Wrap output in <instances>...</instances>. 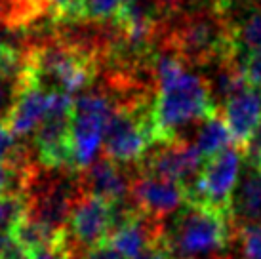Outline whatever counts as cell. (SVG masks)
<instances>
[{
	"instance_id": "1",
	"label": "cell",
	"mask_w": 261,
	"mask_h": 259,
	"mask_svg": "<svg viewBox=\"0 0 261 259\" xmlns=\"http://www.w3.org/2000/svg\"><path fill=\"white\" fill-rule=\"evenodd\" d=\"M154 79L156 143L185 139L183 130L219 113L202 74L191 72L187 65H183L170 51H156Z\"/></svg>"
},
{
	"instance_id": "2",
	"label": "cell",
	"mask_w": 261,
	"mask_h": 259,
	"mask_svg": "<svg viewBox=\"0 0 261 259\" xmlns=\"http://www.w3.org/2000/svg\"><path fill=\"white\" fill-rule=\"evenodd\" d=\"M156 44L187 67H208L237 56L232 25L214 10L212 0L162 21Z\"/></svg>"
},
{
	"instance_id": "3",
	"label": "cell",
	"mask_w": 261,
	"mask_h": 259,
	"mask_svg": "<svg viewBox=\"0 0 261 259\" xmlns=\"http://www.w3.org/2000/svg\"><path fill=\"white\" fill-rule=\"evenodd\" d=\"M237 240V225L227 210L191 206L175 216L166 227V242L175 259H208L223 255Z\"/></svg>"
},
{
	"instance_id": "4",
	"label": "cell",
	"mask_w": 261,
	"mask_h": 259,
	"mask_svg": "<svg viewBox=\"0 0 261 259\" xmlns=\"http://www.w3.org/2000/svg\"><path fill=\"white\" fill-rule=\"evenodd\" d=\"M154 95L113 105L103 134L107 159L122 166H138L147 151L156 143Z\"/></svg>"
},
{
	"instance_id": "5",
	"label": "cell",
	"mask_w": 261,
	"mask_h": 259,
	"mask_svg": "<svg viewBox=\"0 0 261 259\" xmlns=\"http://www.w3.org/2000/svg\"><path fill=\"white\" fill-rule=\"evenodd\" d=\"M71 95L51 94L50 109L35 130L33 149L38 164L46 170L76 172L71 149Z\"/></svg>"
},
{
	"instance_id": "6",
	"label": "cell",
	"mask_w": 261,
	"mask_h": 259,
	"mask_svg": "<svg viewBox=\"0 0 261 259\" xmlns=\"http://www.w3.org/2000/svg\"><path fill=\"white\" fill-rule=\"evenodd\" d=\"M113 111V103L103 92H88L73 101L71 109V149L76 172L95 160L103 143L105 124Z\"/></svg>"
},
{
	"instance_id": "7",
	"label": "cell",
	"mask_w": 261,
	"mask_h": 259,
	"mask_svg": "<svg viewBox=\"0 0 261 259\" xmlns=\"http://www.w3.org/2000/svg\"><path fill=\"white\" fill-rule=\"evenodd\" d=\"M240 152L227 147L208 159L195 181L185 185L187 204L231 212V198L239 183Z\"/></svg>"
},
{
	"instance_id": "8",
	"label": "cell",
	"mask_w": 261,
	"mask_h": 259,
	"mask_svg": "<svg viewBox=\"0 0 261 259\" xmlns=\"http://www.w3.org/2000/svg\"><path fill=\"white\" fill-rule=\"evenodd\" d=\"M202 160L200 152L189 139L154 143L138 164V173L175 181L185 187L200 173Z\"/></svg>"
},
{
	"instance_id": "9",
	"label": "cell",
	"mask_w": 261,
	"mask_h": 259,
	"mask_svg": "<svg viewBox=\"0 0 261 259\" xmlns=\"http://www.w3.org/2000/svg\"><path fill=\"white\" fill-rule=\"evenodd\" d=\"M111 206L107 202L82 194L71 210L65 225V238L74 259L82 252L109 238Z\"/></svg>"
},
{
	"instance_id": "10",
	"label": "cell",
	"mask_w": 261,
	"mask_h": 259,
	"mask_svg": "<svg viewBox=\"0 0 261 259\" xmlns=\"http://www.w3.org/2000/svg\"><path fill=\"white\" fill-rule=\"evenodd\" d=\"M128 198L143 216L154 217L160 221H164V217L174 214L183 204H187L183 185L138 172L132 177Z\"/></svg>"
},
{
	"instance_id": "11",
	"label": "cell",
	"mask_w": 261,
	"mask_h": 259,
	"mask_svg": "<svg viewBox=\"0 0 261 259\" xmlns=\"http://www.w3.org/2000/svg\"><path fill=\"white\" fill-rule=\"evenodd\" d=\"M134 173L128 168L118 166L105 154L95 159L92 164L79 172V183L82 194L94 196L107 204L126 200L130 194Z\"/></svg>"
},
{
	"instance_id": "12",
	"label": "cell",
	"mask_w": 261,
	"mask_h": 259,
	"mask_svg": "<svg viewBox=\"0 0 261 259\" xmlns=\"http://www.w3.org/2000/svg\"><path fill=\"white\" fill-rule=\"evenodd\" d=\"M164 237H166V223L154 217L143 216L139 212L128 225L111 232L107 242L124 259H139Z\"/></svg>"
},
{
	"instance_id": "13",
	"label": "cell",
	"mask_w": 261,
	"mask_h": 259,
	"mask_svg": "<svg viewBox=\"0 0 261 259\" xmlns=\"http://www.w3.org/2000/svg\"><path fill=\"white\" fill-rule=\"evenodd\" d=\"M50 94H44L33 86H23L19 84L15 99L12 107L4 116L2 122L6 124L8 132L15 139H25L31 132H35L44 115L50 109Z\"/></svg>"
},
{
	"instance_id": "14",
	"label": "cell",
	"mask_w": 261,
	"mask_h": 259,
	"mask_svg": "<svg viewBox=\"0 0 261 259\" xmlns=\"http://www.w3.org/2000/svg\"><path fill=\"white\" fill-rule=\"evenodd\" d=\"M221 116L232 141L242 147L261 116V94L250 86L240 90L223 103Z\"/></svg>"
},
{
	"instance_id": "15",
	"label": "cell",
	"mask_w": 261,
	"mask_h": 259,
	"mask_svg": "<svg viewBox=\"0 0 261 259\" xmlns=\"http://www.w3.org/2000/svg\"><path fill=\"white\" fill-rule=\"evenodd\" d=\"M231 216L237 227L261 223V173L248 172L231 198Z\"/></svg>"
},
{
	"instance_id": "16",
	"label": "cell",
	"mask_w": 261,
	"mask_h": 259,
	"mask_svg": "<svg viewBox=\"0 0 261 259\" xmlns=\"http://www.w3.org/2000/svg\"><path fill=\"white\" fill-rule=\"evenodd\" d=\"M231 141L232 137L229 134L223 116H221V111H219L200 122V128H196V137L193 145L196 147V151L200 152V157L208 160L223 149H227Z\"/></svg>"
},
{
	"instance_id": "17",
	"label": "cell",
	"mask_w": 261,
	"mask_h": 259,
	"mask_svg": "<svg viewBox=\"0 0 261 259\" xmlns=\"http://www.w3.org/2000/svg\"><path fill=\"white\" fill-rule=\"evenodd\" d=\"M234 46L239 51L261 50V6L252 8L244 17L232 25Z\"/></svg>"
},
{
	"instance_id": "18",
	"label": "cell",
	"mask_w": 261,
	"mask_h": 259,
	"mask_svg": "<svg viewBox=\"0 0 261 259\" xmlns=\"http://www.w3.org/2000/svg\"><path fill=\"white\" fill-rule=\"evenodd\" d=\"M25 216H27V198H25V194H0V230L12 232V229Z\"/></svg>"
},
{
	"instance_id": "19",
	"label": "cell",
	"mask_w": 261,
	"mask_h": 259,
	"mask_svg": "<svg viewBox=\"0 0 261 259\" xmlns=\"http://www.w3.org/2000/svg\"><path fill=\"white\" fill-rule=\"evenodd\" d=\"M48 12L58 23L84 21L88 0H48Z\"/></svg>"
},
{
	"instance_id": "20",
	"label": "cell",
	"mask_w": 261,
	"mask_h": 259,
	"mask_svg": "<svg viewBox=\"0 0 261 259\" xmlns=\"http://www.w3.org/2000/svg\"><path fill=\"white\" fill-rule=\"evenodd\" d=\"M234 63L248 86L261 88V50L239 51L234 56Z\"/></svg>"
},
{
	"instance_id": "21",
	"label": "cell",
	"mask_w": 261,
	"mask_h": 259,
	"mask_svg": "<svg viewBox=\"0 0 261 259\" xmlns=\"http://www.w3.org/2000/svg\"><path fill=\"white\" fill-rule=\"evenodd\" d=\"M237 240L244 259H261V223L237 227Z\"/></svg>"
},
{
	"instance_id": "22",
	"label": "cell",
	"mask_w": 261,
	"mask_h": 259,
	"mask_svg": "<svg viewBox=\"0 0 261 259\" xmlns=\"http://www.w3.org/2000/svg\"><path fill=\"white\" fill-rule=\"evenodd\" d=\"M242 159L250 168V172L261 173V116L242 145Z\"/></svg>"
},
{
	"instance_id": "23",
	"label": "cell",
	"mask_w": 261,
	"mask_h": 259,
	"mask_svg": "<svg viewBox=\"0 0 261 259\" xmlns=\"http://www.w3.org/2000/svg\"><path fill=\"white\" fill-rule=\"evenodd\" d=\"M124 0H88L86 19L92 21H109L120 10Z\"/></svg>"
},
{
	"instance_id": "24",
	"label": "cell",
	"mask_w": 261,
	"mask_h": 259,
	"mask_svg": "<svg viewBox=\"0 0 261 259\" xmlns=\"http://www.w3.org/2000/svg\"><path fill=\"white\" fill-rule=\"evenodd\" d=\"M33 259H74L73 252H71V248H69V242H67L65 238V232H63V237L59 238L58 242L50 248H44V250H38L31 255Z\"/></svg>"
},
{
	"instance_id": "25",
	"label": "cell",
	"mask_w": 261,
	"mask_h": 259,
	"mask_svg": "<svg viewBox=\"0 0 261 259\" xmlns=\"http://www.w3.org/2000/svg\"><path fill=\"white\" fill-rule=\"evenodd\" d=\"M17 88H19V82L0 76V120H4V116L8 115V111L12 107Z\"/></svg>"
},
{
	"instance_id": "26",
	"label": "cell",
	"mask_w": 261,
	"mask_h": 259,
	"mask_svg": "<svg viewBox=\"0 0 261 259\" xmlns=\"http://www.w3.org/2000/svg\"><path fill=\"white\" fill-rule=\"evenodd\" d=\"M76 259H124V257L105 240L101 244H97L94 248L86 250V252H82Z\"/></svg>"
},
{
	"instance_id": "27",
	"label": "cell",
	"mask_w": 261,
	"mask_h": 259,
	"mask_svg": "<svg viewBox=\"0 0 261 259\" xmlns=\"http://www.w3.org/2000/svg\"><path fill=\"white\" fill-rule=\"evenodd\" d=\"M17 145H19V141L8 132L6 124L0 120V164L6 162V160L14 154V151L17 149Z\"/></svg>"
},
{
	"instance_id": "28",
	"label": "cell",
	"mask_w": 261,
	"mask_h": 259,
	"mask_svg": "<svg viewBox=\"0 0 261 259\" xmlns=\"http://www.w3.org/2000/svg\"><path fill=\"white\" fill-rule=\"evenodd\" d=\"M31 4H35V6H42V8H48V0H27Z\"/></svg>"
},
{
	"instance_id": "29",
	"label": "cell",
	"mask_w": 261,
	"mask_h": 259,
	"mask_svg": "<svg viewBox=\"0 0 261 259\" xmlns=\"http://www.w3.org/2000/svg\"><path fill=\"white\" fill-rule=\"evenodd\" d=\"M208 259H229L227 255H214V257H208Z\"/></svg>"
},
{
	"instance_id": "30",
	"label": "cell",
	"mask_w": 261,
	"mask_h": 259,
	"mask_svg": "<svg viewBox=\"0 0 261 259\" xmlns=\"http://www.w3.org/2000/svg\"><path fill=\"white\" fill-rule=\"evenodd\" d=\"M29 259H33V257H29Z\"/></svg>"
}]
</instances>
